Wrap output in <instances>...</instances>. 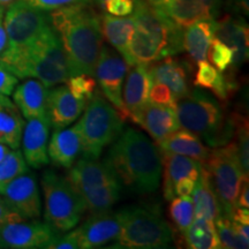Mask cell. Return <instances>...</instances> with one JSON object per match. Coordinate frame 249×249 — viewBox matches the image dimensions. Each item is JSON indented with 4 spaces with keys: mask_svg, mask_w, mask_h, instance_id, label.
I'll return each instance as SVG.
<instances>
[{
    "mask_svg": "<svg viewBox=\"0 0 249 249\" xmlns=\"http://www.w3.org/2000/svg\"><path fill=\"white\" fill-rule=\"evenodd\" d=\"M66 52L71 76H95L96 65L103 45L101 17L92 2L66 6L49 12Z\"/></svg>",
    "mask_w": 249,
    "mask_h": 249,
    "instance_id": "1",
    "label": "cell"
},
{
    "mask_svg": "<svg viewBox=\"0 0 249 249\" xmlns=\"http://www.w3.org/2000/svg\"><path fill=\"white\" fill-rule=\"evenodd\" d=\"M105 160L130 191L149 194L160 187L163 169L160 150L139 130H123Z\"/></svg>",
    "mask_w": 249,
    "mask_h": 249,
    "instance_id": "2",
    "label": "cell"
},
{
    "mask_svg": "<svg viewBox=\"0 0 249 249\" xmlns=\"http://www.w3.org/2000/svg\"><path fill=\"white\" fill-rule=\"evenodd\" d=\"M0 66L18 79H38L48 88L66 83L71 77L66 52L52 26L27 49L6 48L0 54Z\"/></svg>",
    "mask_w": 249,
    "mask_h": 249,
    "instance_id": "3",
    "label": "cell"
},
{
    "mask_svg": "<svg viewBox=\"0 0 249 249\" xmlns=\"http://www.w3.org/2000/svg\"><path fill=\"white\" fill-rule=\"evenodd\" d=\"M135 24L129 53L134 64L149 65L181 53L183 28L152 7L145 0H135L132 13Z\"/></svg>",
    "mask_w": 249,
    "mask_h": 249,
    "instance_id": "4",
    "label": "cell"
},
{
    "mask_svg": "<svg viewBox=\"0 0 249 249\" xmlns=\"http://www.w3.org/2000/svg\"><path fill=\"white\" fill-rule=\"evenodd\" d=\"M176 113L180 127L194 133L210 147H222L233 138L234 124L227 119L218 99L200 89H191L177 99Z\"/></svg>",
    "mask_w": 249,
    "mask_h": 249,
    "instance_id": "5",
    "label": "cell"
},
{
    "mask_svg": "<svg viewBox=\"0 0 249 249\" xmlns=\"http://www.w3.org/2000/svg\"><path fill=\"white\" fill-rule=\"evenodd\" d=\"M83 111L75 124L81 139V154L83 158L98 160L104 148L123 133L124 119L99 91L95 92Z\"/></svg>",
    "mask_w": 249,
    "mask_h": 249,
    "instance_id": "6",
    "label": "cell"
},
{
    "mask_svg": "<svg viewBox=\"0 0 249 249\" xmlns=\"http://www.w3.org/2000/svg\"><path fill=\"white\" fill-rule=\"evenodd\" d=\"M120 233L118 247L160 249L170 247L173 235L158 211L145 207H130L119 211Z\"/></svg>",
    "mask_w": 249,
    "mask_h": 249,
    "instance_id": "7",
    "label": "cell"
},
{
    "mask_svg": "<svg viewBox=\"0 0 249 249\" xmlns=\"http://www.w3.org/2000/svg\"><path fill=\"white\" fill-rule=\"evenodd\" d=\"M44 194V218L57 233H66L80 223L86 204L67 178L52 170L42 174Z\"/></svg>",
    "mask_w": 249,
    "mask_h": 249,
    "instance_id": "8",
    "label": "cell"
},
{
    "mask_svg": "<svg viewBox=\"0 0 249 249\" xmlns=\"http://www.w3.org/2000/svg\"><path fill=\"white\" fill-rule=\"evenodd\" d=\"M209 177L222 213L231 217L236 208V198L246 177L239 163L234 142H227L220 148L210 151L207 160L202 164Z\"/></svg>",
    "mask_w": 249,
    "mask_h": 249,
    "instance_id": "9",
    "label": "cell"
},
{
    "mask_svg": "<svg viewBox=\"0 0 249 249\" xmlns=\"http://www.w3.org/2000/svg\"><path fill=\"white\" fill-rule=\"evenodd\" d=\"M8 49L24 50L52 26L49 12L28 5L23 0H15L8 6L4 17Z\"/></svg>",
    "mask_w": 249,
    "mask_h": 249,
    "instance_id": "10",
    "label": "cell"
},
{
    "mask_svg": "<svg viewBox=\"0 0 249 249\" xmlns=\"http://www.w3.org/2000/svg\"><path fill=\"white\" fill-rule=\"evenodd\" d=\"M128 68V64L119 52L110 46L102 45L95 76L104 97L119 112L124 120L128 119L123 103V86Z\"/></svg>",
    "mask_w": 249,
    "mask_h": 249,
    "instance_id": "11",
    "label": "cell"
},
{
    "mask_svg": "<svg viewBox=\"0 0 249 249\" xmlns=\"http://www.w3.org/2000/svg\"><path fill=\"white\" fill-rule=\"evenodd\" d=\"M57 234L46 222L27 219L15 213L0 226V244L2 248H45Z\"/></svg>",
    "mask_w": 249,
    "mask_h": 249,
    "instance_id": "12",
    "label": "cell"
},
{
    "mask_svg": "<svg viewBox=\"0 0 249 249\" xmlns=\"http://www.w3.org/2000/svg\"><path fill=\"white\" fill-rule=\"evenodd\" d=\"M0 194L12 211L27 219H38L42 201L35 176L26 172L0 188Z\"/></svg>",
    "mask_w": 249,
    "mask_h": 249,
    "instance_id": "13",
    "label": "cell"
},
{
    "mask_svg": "<svg viewBox=\"0 0 249 249\" xmlns=\"http://www.w3.org/2000/svg\"><path fill=\"white\" fill-rule=\"evenodd\" d=\"M70 169L68 181L81 196L105 187L121 185L116 171L107 160L98 161L82 157Z\"/></svg>",
    "mask_w": 249,
    "mask_h": 249,
    "instance_id": "14",
    "label": "cell"
},
{
    "mask_svg": "<svg viewBox=\"0 0 249 249\" xmlns=\"http://www.w3.org/2000/svg\"><path fill=\"white\" fill-rule=\"evenodd\" d=\"M79 248H99L118 240L120 233V214L105 210L92 213L80 227H74Z\"/></svg>",
    "mask_w": 249,
    "mask_h": 249,
    "instance_id": "15",
    "label": "cell"
},
{
    "mask_svg": "<svg viewBox=\"0 0 249 249\" xmlns=\"http://www.w3.org/2000/svg\"><path fill=\"white\" fill-rule=\"evenodd\" d=\"M128 70L126 81H124V86H123V103L127 118L139 124L142 111L149 103L152 81L147 65L135 64L129 66Z\"/></svg>",
    "mask_w": 249,
    "mask_h": 249,
    "instance_id": "16",
    "label": "cell"
},
{
    "mask_svg": "<svg viewBox=\"0 0 249 249\" xmlns=\"http://www.w3.org/2000/svg\"><path fill=\"white\" fill-rule=\"evenodd\" d=\"M222 0H170L158 9L171 21L185 28L203 20H216Z\"/></svg>",
    "mask_w": 249,
    "mask_h": 249,
    "instance_id": "17",
    "label": "cell"
},
{
    "mask_svg": "<svg viewBox=\"0 0 249 249\" xmlns=\"http://www.w3.org/2000/svg\"><path fill=\"white\" fill-rule=\"evenodd\" d=\"M87 103L76 98L67 86L61 85L49 90L46 117L54 129L65 128L79 119Z\"/></svg>",
    "mask_w": 249,
    "mask_h": 249,
    "instance_id": "18",
    "label": "cell"
},
{
    "mask_svg": "<svg viewBox=\"0 0 249 249\" xmlns=\"http://www.w3.org/2000/svg\"><path fill=\"white\" fill-rule=\"evenodd\" d=\"M48 117L28 120L22 132V151L28 165L34 169H42L50 163L48 144L50 135Z\"/></svg>",
    "mask_w": 249,
    "mask_h": 249,
    "instance_id": "19",
    "label": "cell"
},
{
    "mask_svg": "<svg viewBox=\"0 0 249 249\" xmlns=\"http://www.w3.org/2000/svg\"><path fill=\"white\" fill-rule=\"evenodd\" d=\"M152 83H163L172 91L174 98L179 99L191 91L188 83V62L173 57H166L147 65Z\"/></svg>",
    "mask_w": 249,
    "mask_h": 249,
    "instance_id": "20",
    "label": "cell"
},
{
    "mask_svg": "<svg viewBox=\"0 0 249 249\" xmlns=\"http://www.w3.org/2000/svg\"><path fill=\"white\" fill-rule=\"evenodd\" d=\"M163 164V192L166 200H172L174 195V185L181 178L192 179L196 182L202 171L200 161L193 160L191 157L177 154L163 152L161 157Z\"/></svg>",
    "mask_w": 249,
    "mask_h": 249,
    "instance_id": "21",
    "label": "cell"
},
{
    "mask_svg": "<svg viewBox=\"0 0 249 249\" xmlns=\"http://www.w3.org/2000/svg\"><path fill=\"white\" fill-rule=\"evenodd\" d=\"M248 24L242 18L225 17L216 21L214 37L229 45L234 52L232 66L239 67L248 59Z\"/></svg>",
    "mask_w": 249,
    "mask_h": 249,
    "instance_id": "22",
    "label": "cell"
},
{
    "mask_svg": "<svg viewBox=\"0 0 249 249\" xmlns=\"http://www.w3.org/2000/svg\"><path fill=\"white\" fill-rule=\"evenodd\" d=\"M48 93V87L43 85L39 80L31 77L15 87L12 95L21 114L29 120L46 117Z\"/></svg>",
    "mask_w": 249,
    "mask_h": 249,
    "instance_id": "23",
    "label": "cell"
},
{
    "mask_svg": "<svg viewBox=\"0 0 249 249\" xmlns=\"http://www.w3.org/2000/svg\"><path fill=\"white\" fill-rule=\"evenodd\" d=\"M81 154V139L79 130L73 127L54 129L48 144L49 160L54 165L64 169L75 163Z\"/></svg>",
    "mask_w": 249,
    "mask_h": 249,
    "instance_id": "24",
    "label": "cell"
},
{
    "mask_svg": "<svg viewBox=\"0 0 249 249\" xmlns=\"http://www.w3.org/2000/svg\"><path fill=\"white\" fill-rule=\"evenodd\" d=\"M139 124L150 134L157 144L180 128L176 110L169 107L148 103L142 111Z\"/></svg>",
    "mask_w": 249,
    "mask_h": 249,
    "instance_id": "25",
    "label": "cell"
},
{
    "mask_svg": "<svg viewBox=\"0 0 249 249\" xmlns=\"http://www.w3.org/2000/svg\"><path fill=\"white\" fill-rule=\"evenodd\" d=\"M101 27L103 37H105L113 49H116L128 66L135 65L129 53V45L132 40L135 24L132 15L128 17H113L103 14L101 17Z\"/></svg>",
    "mask_w": 249,
    "mask_h": 249,
    "instance_id": "26",
    "label": "cell"
},
{
    "mask_svg": "<svg viewBox=\"0 0 249 249\" xmlns=\"http://www.w3.org/2000/svg\"><path fill=\"white\" fill-rule=\"evenodd\" d=\"M216 20H203L183 28L182 46L194 62L207 60L214 38Z\"/></svg>",
    "mask_w": 249,
    "mask_h": 249,
    "instance_id": "27",
    "label": "cell"
},
{
    "mask_svg": "<svg viewBox=\"0 0 249 249\" xmlns=\"http://www.w3.org/2000/svg\"><path fill=\"white\" fill-rule=\"evenodd\" d=\"M160 152L187 156L203 164L210 154V149L205 147L202 140L185 128L178 129L167 136L158 144Z\"/></svg>",
    "mask_w": 249,
    "mask_h": 249,
    "instance_id": "28",
    "label": "cell"
},
{
    "mask_svg": "<svg viewBox=\"0 0 249 249\" xmlns=\"http://www.w3.org/2000/svg\"><path fill=\"white\" fill-rule=\"evenodd\" d=\"M24 121L17 105L8 96L0 95V142L9 148L20 147Z\"/></svg>",
    "mask_w": 249,
    "mask_h": 249,
    "instance_id": "29",
    "label": "cell"
},
{
    "mask_svg": "<svg viewBox=\"0 0 249 249\" xmlns=\"http://www.w3.org/2000/svg\"><path fill=\"white\" fill-rule=\"evenodd\" d=\"M192 194L195 218H205L214 222V219L222 213V209L203 166Z\"/></svg>",
    "mask_w": 249,
    "mask_h": 249,
    "instance_id": "30",
    "label": "cell"
},
{
    "mask_svg": "<svg viewBox=\"0 0 249 249\" xmlns=\"http://www.w3.org/2000/svg\"><path fill=\"white\" fill-rule=\"evenodd\" d=\"M187 247L192 249H219V239L213 220L194 218L193 223L183 233Z\"/></svg>",
    "mask_w": 249,
    "mask_h": 249,
    "instance_id": "31",
    "label": "cell"
},
{
    "mask_svg": "<svg viewBox=\"0 0 249 249\" xmlns=\"http://www.w3.org/2000/svg\"><path fill=\"white\" fill-rule=\"evenodd\" d=\"M214 226L222 248L227 249H247L249 247V238L242 236L233 227L231 218L220 213L214 219Z\"/></svg>",
    "mask_w": 249,
    "mask_h": 249,
    "instance_id": "32",
    "label": "cell"
},
{
    "mask_svg": "<svg viewBox=\"0 0 249 249\" xmlns=\"http://www.w3.org/2000/svg\"><path fill=\"white\" fill-rule=\"evenodd\" d=\"M233 124H234V142L238 152L239 163L242 169V172L246 177L249 173V132H248V120L241 114H233L231 116Z\"/></svg>",
    "mask_w": 249,
    "mask_h": 249,
    "instance_id": "33",
    "label": "cell"
},
{
    "mask_svg": "<svg viewBox=\"0 0 249 249\" xmlns=\"http://www.w3.org/2000/svg\"><path fill=\"white\" fill-rule=\"evenodd\" d=\"M170 217L178 231L185 233L194 220V204L191 196H179L172 198L170 204Z\"/></svg>",
    "mask_w": 249,
    "mask_h": 249,
    "instance_id": "34",
    "label": "cell"
},
{
    "mask_svg": "<svg viewBox=\"0 0 249 249\" xmlns=\"http://www.w3.org/2000/svg\"><path fill=\"white\" fill-rule=\"evenodd\" d=\"M26 172L28 166L22 152L18 149L9 151L0 161V188Z\"/></svg>",
    "mask_w": 249,
    "mask_h": 249,
    "instance_id": "35",
    "label": "cell"
},
{
    "mask_svg": "<svg viewBox=\"0 0 249 249\" xmlns=\"http://www.w3.org/2000/svg\"><path fill=\"white\" fill-rule=\"evenodd\" d=\"M68 89L75 96L76 98L81 99L88 104V102L97 91V82L95 77L90 76L88 74H79V75L71 76L66 81Z\"/></svg>",
    "mask_w": 249,
    "mask_h": 249,
    "instance_id": "36",
    "label": "cell"
},
{
    "mask_svg": "<svg viewBox=\"0 0 249 249\" xmlns=\"http://www.w3.org/2000/svg\"><path fill=\"white\" fill-rule=\"evenodd\" d=\"M208 55H209L214 68L218 71H220V73H224V71H226V70H229V67L231 66L233 60H234V52H233V50L220 39L216 38V37L211 42Z\"/></svg>",
    "mask_w": 249,
    "mask_h": 249,
    "instance_id": "37",
    "label": "cell"
},
{
    "mask_svg": "<svg viewBox=\"0 0 249 249\" xmlns=\"http://www.w3.org/2000/svg\"><path fill=\"white\" fill-rule=\"evenodd\" d=\"M220 73L207 60L197 62V71L194 79V86L202 89L213 90L219 80Z\"/></svg>",
    "mask_w": 249,
    "mask_h": 249,
    "instance_id": "38",
    "label": "cell"
},
{
    "mask_svg": "<svg viewBox=\"0 0 249 249\" xmlns=\"http://www.w3.org/2000/svg\"><path fill=\"white\" fill-rule=\"evenodd\" d=\"M149 102L157 105L176 108L177 99L174 98L173 93L169 89V87L163 85V83H152Z\"/></svg>",
    "mask_w": 249,
    "mask_h": 249,
    "instance_id": "39",
    "label": "cell"
},
{
    "mask_svg": "<svg viewBox=\"0 0 249 249\" xmlns=\"http://www.w3.org/2000/svg\"><path fill=\"white\" fill-rule=\"evenodd\" d=\"M135 7V0H107L103 9L113 17H128Z\"/></svg>",
    "mask_w": 249,
    "mask_h": 249,
    "instance_id": "40",
    "label": "cell"
},
{
    "mask_svg": "<svg viewBox=\"0 0 249 249\" xmlns=\"http://www.w3.org/2000/svg\"><path fill=\"white\" fill-rule=\"evenodd\" d=\"M28 5L38 8L40 11L51 12L55 9L66 7V6L83 4V2H93V0H23Z\"/></svg>",
    "mask_w": 249,
    "mask_h": 249,
    "instance_id": "41",
    "label": "cell"
},
{
    "mask_svg": "<svg viewBox=\"0 0 249 249\" xmlns=\"http://www.w3.org/2000/svg\"><path fill=\"white\" fill-rule=\"evenodd\" d=\"M45 248L49 249H77L79 242L75 232L71 231L65 235H55L51 241L46 245Z\"/></svg>",
    "mask_w": 249,
    "mask_h": 249,
    "instance_id": "42",
    "label": "cell"
},
{
    "mask_svg": "<svg viewBox=\"0 0 249 249\" xmlns=\"http://www.w3.org/2000/svg\"><path fill=\"white\" fill-rule=\"evenodd\" d=\"M18 83V79L14 74L0 66V95L11 96Z\"/></svg>",
    "mask_w": 249,
    "mask_h": 249,
    "instance_id": "43",
    "label": "cell"
},
{
    "mask_svg": "<svg viewBox=\"0 0 249 249\" xmlns=\"http://www.w3.org/2000/svg\"><path fill=\"white\" fill-rule=\"evenodd\" d=\"M195 181L188 178H181L174 185V195L176 196H189L194 191Z\"/></svg>",
    "mask_w": 249,
    "mask_h": 249,
    "instance_id": "44",
    "label": "cell"
},
{
    "mask_svg": "<svg viewBox=\"0 0 249 249\" xmlns=\"http://www.w3.org/2000/svg\"><path fill=\"white\" fill-rule=\"evenodd\" d=\"M236 207L249 208V185L248 178L242 180L238 198H236Z\"/></svg>",
    "mask_w": 249,
    "mask_h": 249,
    "instance_id": "45",
    "label": "cell"
},
{
    "mask_svg": "<svg viewBox=\"0 0 249 249\" xmlns=\"http://www.w3.org/2000/svg\"><path fill=\"white\" fill-rule=\"evenodd\" d=\"M231 219L233 222L244 224V225H249V211L248 208L236 207L231 213Z\"/></svg>",
    "mask_w": 249,
    "mask_h": 249,
    "instance_id": "46",
    "label": "cell"
},
{
    "mask_svg": "<svg viewBox=\"0 0 249 249\" xmlns=\"http://www.w3.org/2000/svg\"><path fill=\"white\" fill-rule=\"evenodd\" d=\"M229 6L236 13L249 14V0H229Z\"/></svg>",
    "mask_w": 249,
    "mask_h": 249,
    "instance_id": "47",
    "label": "cell"
},
{
    "mask_svg": "<svg viewBox=\"0 0 249 249\" xmlns=\"http://www.w3.org/2000/svg\"><path fill=\"white\" fill-rule=\"evenodd\" d=\"M8 39L4 26V7H0V54L7 48Z\"/></svg>",
    "mask_w": 249,
    "mask_h": 249,
    "instance_id": "48",
    "label": "cell"
},
{
    "mask_svg": "<svg viewBox=\"0 0 249 249\" xmlns=\"http://www.w3.org/2000/svg\"><path fill=\"white\" fill-rule=\"evenodd\" d=\"M15 213H17L11 210V208L8 207L4 198L0 197V226H1L2 224H5L6 222H8Z\"/></svg>",
    "mask_w": 249,
    "mask_h": 249,
    "instance_id": "49",
    "label": "cell"
},
{
    "mask_svg": "<svg viewBox=\"0 0 249 249\" xmlns=\"http://www.w3.org/2000/svg\"><path fill=\"white\" fill-rule=\"evenodd\" d=\"M232 224H233V227L235 229V231L238 232L239 234H241L242 236H246V238H249V226L248 225H244V224L233 222V220H232Z\"/></svg>",
    "mask_w": 249,
    "mask_h": 249,
    "instance_id": "50",
    "label": "cell"
},
{
    "mask_svg": "<svg viewBox=\"0 0 249 249\" xmlns=\"http://www.w3.org/2000/svg\"><path fill=\"white\" fill-rule=\"evenodd\" d=\"M145 1H147L150 6H152V7L158 8V7H161V6H164L165 4H167L170 0H145Z\"/></svg>",
    "mask_w": 249,
    "mask_h": 249,
    "instance_id": "51",
    "label": "cell"
},
{
    "mask_svg": "<svg viewBox=\"0 0 249 249\" xmlns=\"http://www.w3.org/2000/svg\"><path fill=\"white\" fill-rule=\"evenodd\" d=\"M9 152V147L7 144H5L4 142H0V161L2 160V158L5 157Z\"/></svg>",
    "mask_w": 249,
    "mask_h": 249,
    "instance_id": "52",
    "label": "cell"
},
{
    "mask_svg": "<svg viewBox=\"0 0 249 249\" xmlns=\"http://www.w3.org/2000/svg\"><path fill=\"white\" fill-rule=\"evenodd\" d=\"M15 1V0H0V7H6V6H9L12 2Z\"/></svg>",
    "mask_w": 249,
    "mask_h": 249,
    "instance_id": "53",
    "label": "cell"
},
{
    "mask_svg": "<svg viewBox=\"0 0 249 249\" xmlns=\"http://www.w3.org/2000/svg\"><path fill=\"white\" fill-rule=\"evenodd\" d=\"M93 1H96V4H98L103 8V6H104L105 1H107V0H93Z\"/></svg>",
    "mask_w": 249,
    "mask_h": 249,
    "instance_id": "54",
    "label": "cell"
},
{
    "mask_svg": "<svg viewBox=\"0 0 249 249\" xmlns=\"http://www.w3.org/2000/svg\"><path fill=\"white\" fill-rule=\"evenodd\" d=\"M0 248H2V247H1V244H0Z\"/></svg>",
    "mask_w": 249,
    "mask_h": 249,
    "instance_id": "55",
    "label": "cell"
}]
</instances>
